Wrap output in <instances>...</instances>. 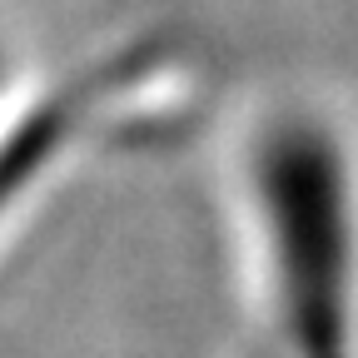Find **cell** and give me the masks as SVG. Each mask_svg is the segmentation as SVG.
Segmentation results:
<instances>
[{"label": "cell", "instance_id": "1", "mask_svg": "<svg viewBox=\"0 0 358 358\" xmlns=\"http://www.w3.org/2000/svg\"><path fill=\"white\" fill-rule=\"evenodd\" d=\"M259 358H358V159L334 115L268 110L244 145Z\"/></svg>", "mask_w": 358, "mask_h": 358}]
</instances>
